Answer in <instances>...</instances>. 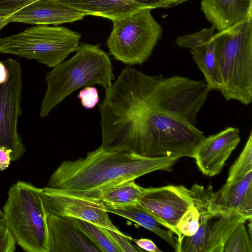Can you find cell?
<instances>
[{
	"label": "cell",
	"mask_w": 252,
	"mask_h": 252,
	"mask_svg": "<svg viewBox=\"0 0 252 252\" xmlns=\"http://www.w3.org/2000/svg\"><path fill=\"white\" fill-rule=\"evenodd\" d=\"M131 180L101 189L85 191H58L86 200L101 203L110 207H122L137 204L152 188H145Z\"/></svg>",
	"instance_id": "17"
},
{
	"label": "cell",
	"mask_w": 252,
	"mask_h": 252,
	"mask_svg": "<svg viewBox=\"0 0 252 252\" xmlns=\"http://www.w3.org/2000/svg\"><path fill=\"white\" fill-rule=\"evenodd\" d=\"M12 151L5 147H0V171H2L8 167L11 161Z\"/></svg>",
	"instance_id": "31"
},
{
	"label": "cell",
	"mask_w": 252,
	"mask_h": 252,
	"mask_svg": "<svg viewBox=\"0 0 252 252\" xmlns=\"http://www.w3.org/2000/svg\"><path fill=\"white\" fill-rule=\"evenodd\" d=\"M77 97L82 105L86 109L94 108L99 101L97 89L93 86H86L80 90Z\"/></svg>",
	"instance_id": "27"
},
{
	"label": "cell",
	"mask_w": 252,
	"mask_h": 252,
	"mask_svg": "<svg viewBox=\"0 0 252 252\" xmlns=\"http://www.w3.org/2000/svg\"><path fill=\"white\" fill-rule=\"evenodd\" d=\"M108 212L128 219L152 231L172 246L176 251L178 247V237L159 222L138 203L122 207H110L104 205Z\"/></svg>",
	"instance_id": "19"
},
{
	"label": "cell",
	"mask_w": 252,
	"mask_h": 252,
	"mask_svg": "<svg viewBox=\"0 0 252 252\" xmlns=\"http://www.w3.org/2000/svg\"><path fill=\"white\" fill-rule=\"evenodd\" d=\"M138 204L162 224L178 235L176 226L184 214L193 204L190 189L182 185L152 188Z\"/></svg>",
	"instance_id": "11"
},
{
	"label": "cell",
	"mask_w": 252,
	"mask_h": 252,
	"mask_svg": "<svg viewBox=\"0 0 252 252\" xmlns=\"http://www.w3.org/2000/svg\"><path fill=\"white\" fill-rule=\"evenodd\" d=\"M42 198L46 213L74 218L115 231L127 238L112 222L103 204L63 194L54 189L42 188Z\"/></svg>",
	"instance_id": "10"
},
{
	"label": "cell",
	"mask_w": 252,
	"mask_h": 252,
	"mask_svg": "<svg viewBox=\"0 0 252 252\" xmlns=\"http://www.w3.org/2000/svg\"><path fill=\"white\" fill-rule=\"evenodd\" d=\"M7 194L3 219L16 244L26 252H49L42 188L19 181Z\"/></svg>",
	"instance_id": "5"
},
{
	"label": "cell",
	"mask_w": 252,
	"mask_h": 252,
	"mask_svg": "<svg viewBox=\"0 0 252 252\" xmlns=\"http://www.w3.org/2000/svg\"><path fill=\"white\" fill-rule=\"evenodd\" d=\"M75 225L101 252H121L100 227L84 220L69 218Z\"/></svg>",
	"instance_id": "21"
},
{
	"label": "cell",
	"mask_w": 252,
	"mask_h": 252,
	"mask_svg": "<svg viewBox=\"0 0 252 252\" xmlns=\"http://www.w3.org/2000/svg\"><path fill=\"white\" fill-rule=\"evenodd\" d=\"M112 22V30L106 41L110 54L129 65L147 61L163 32L151 10L139 11Z\"/></svg>",
	"instance_id": "7"
},
{
	"label": "cell",
	"mask_w": 252,
	"mask_h": 252,
	"mask_svg": "<svg viewBox=\"0 0 252 252\" xmlns=\"http://www.w3.org/2000/svg\"><path fill=\"white\" fill-rule=\"evenodd\" d=\"M200 213L193 204L184 214L177 223L178 238L182 236L191 237L197 231L199 226Z\"/></svg>",
	"instance_id": "24"
},
{
	"label": "cell",
	"mask_w": 252,
	"mask_h": 252,
	"mask_svg": "<svg viewBox=\"0 0 252 252\" xmlns=\"http://www.w3.org/2000/svg\"><path fill=\"white\" fill-rule=\"evenodd\" d=\"M124 70L135 96L147 109L195 126L211 91L206 82L177 75H149L129 65Z\"/></svg>",
	"instance_id": "2"
},
{
	"label": "cell",
	"mask_w": 252,
	"mask_h": 252,
	"mask_svg": "<svg viewBox=\"0 0 252 252\" xmlns=\"http://www.w3.org/2000/svg\"><path fill=\"white\" fill-rule=\"evenodd\" d=\"M49 252H100L69 218L46 213Z\"/></svg>",
	"instance_id": "15"
},
{
	"label": "cell",
	"mask_w": 252,
	"mask_h": 252,
	"mask_svg": "<svg viewBox=\"0 0 252 252\" xmlns=\"http://www.w3.org/2000/svg\"><path fill=\"white\" fill-rule=\"evenodd\" d=\"M81 34L67 27L36 25L0 38V53L34 59L54 67L79 46Z\"/></svg>",
	"instance_id": "6"
},
{
	"label": "cell",
	"mask_w": 252,
	"mask_h": 252,
	"mask_svg": "<svg viewBox=\"0 0 252 252\" xmlns=\"http://www.w3.org/2000/svg\"><path fill=\"white\" fill-rule=\"evenodd\" d=\"M252 171V132L240 155L229 169L225 184H230L243 178Z\"/></svg>",
	"instance_id": "22"
},
{
	"label": "cell",
	"mask_w": 252,
	"mask_h": 252,
	"mask_svg": "<svg viewBox=\"0 0 252 252\" xmlns=\"http://www.w3.org/2000/svg\"><path fill=\"white\" fill-rule=\"evenodd\" d=\"M131 241L133 242L140 249L149 252H160L158 247L150 239L146 238L133 239Z\"/></svg>",
	"instance_id": "30"
},
{
	"label": "cell",
	"mask_w": 252,
	"mask_h": 252,
	"mask_svg": "<svg viewBox=\"0 0 252 252\" xmlns=\"http://www.w3.org/2000/svg\"><path fill=\"white\" fill-rule=\"evenodd\" d=\"M8 72L0 84V147L12 151L11 161L20 158L26 152L18 133L17 123L22 114V71L20 63L13 59L3 62Z\"/></svg>",
	"instance_id": "9"
},
{
	"label": "cell",
	"mask_w": 252,
	"mask_h": 252,
	"mask_svg": "<svg viewBox=\"0 0 252 252\" xmlns=\"http://www.w3.org/2000/svg\"><path fill=\"white\" fill-rule=\"evenodd\" d=\"M215 30L212 26L193 33L178 36L175 43L179 47L194 50L210 41L213 38Z\"/></svg>",
	"instance_id": "25"
},
{
	"label": "cell",
	"mask_w": 252,
	"mask_h": 252,
	"mask_svg": "<svg viewBox=\"0 0 252 252\" xmlns=\"http://www.w3.org/2000/svg\"><path fill=\"white\" fill-rule=\"evenodd\" d=\"M86 15L58 0H39L10 15V22L35 25L57 26L83 19Z\"/></svg>",
	"instance_id": "14"
},
{
	"label": "cell",
	"mask_w": 252,
	"mask_h": 252,
	"mask_svg": "<svg viewBox=\"0 0 252 252\" xmlns=\"http://www.w3.org/2000/svg\"><path fill=\"white\" fill-rule=\"evenodd\" d=\"M7 68L3 62L0 61V84L4 83L7 77Z\"/></svg>",
	"instance_id": "32"
},
{
	"label": "cell",
	"mask_w": 252,
	"mask_h": 252,
	"mask_svg": "<svg viewBox=\"0 0 252 252\" xmlns=\"http://www.w3.org/2000/svg\"><path fill=\"white\" fill-rule=\"evenodd\" d=\"M216 63L227 100L248 105L252 101V19L213 36Z\"/></svg>",
	"instance_id": "4"
},
{
	"label": "cell",
	"mask_w": 252,
	"mask_h": 252,
	"mask_svg": "<svg viewBox=\"0 0 252 252\" xmlns=\"http://www.w3.org/2000/svg\"><path fill=\"white\" fill-rule=\"evenodd\" d=\"M101 230L118 248L121 252H137L142 250L132 245L126 237L112 230L100 227Z\"/></svg>",
	"instance_id": "26"
},
{
	"label": "cell",
	"mask_w": 252,
	"mask_h": 252,
	"mask_svg": "<svg viewBox=\"0 0 252 252\" xmlns=\"http://www.w3.org/2000/svg\"><path fill=\"white\" fill-rule=\"evenodd\" d=\"M3 217V212L0 209V219Z\"/></svg>",
	"instance_id": "34"
},
{
	"label": "cell",
	"mask_w": 252,
	"mask_h": 252,
	"mask_svg": "<svg viewBox=\"0 0 252 252\" xmlns=\"http://www.w3.org/2000/svg\"><path fill=\"white\" fill-rule=\"evenodd\" d=\"M190 52L194 62L204 74L210 89L220 92L222 82L216 63L213 38Z\"/></svg>",
	"instance_id": "20"
},
{
	"label": "cell",
	"mask_w": 252,
	"mask_h": 252,
	"mask_svg": "<svg viewBox=\"0 0 252 252\" xmlns=\"http://www.w3.org/2000/svg\"><path fill=\"white\" fill-rule=\"evenodd\" d=\"M87 15L113 21L144 10L170 8L189 0H58Z\"/></svg>",
	"instance_id": "12"
},
{
	"label": "cell",
	"mask_w": 252,
	"mask_h": 252,
	"mask_svg": "<svg viewBox=\"0 0 252 252\" xmlns=\"http://www.w3.org/2000/svg\"><path fill=\"white\" fill-rule=\"evenodd\" d=\"M195 205L200 213L198 229L191 237L178 239L177 252H223L231 234L248 220L237 213L218 209L207 200Z\"/></svg>",
	"instance_id": "8"
},
{
	"label": "cell",
	"mask_w": 252,
	"mask_h": 252,
	"mask_svg": "<svg viewBox=\"0 0 252 252\" xmlns=\"http://www.w3.org/2000/svg\"><path fill=\"white\" fill-rule=\"evenodd\" d=\"M11 15L12 14L0 16V31L5 25L9 23L8 19Z\"/></svg>",
	"instance_id": "33"
},
{
	"label": "cell",
	"mask_w": 252,
	"mask_h": 252,
	"mask_svg": "<svg viewBox=\"0 0 252 252\" xmlns=\"http://www.w3.org/2000/svg\"><path fill=\"white\" fill-rule=\"evenodd\" d=\"M16 241L5 224L3 217L0 219V252H14Z\"/></svg>",
	"instance_id": "28"
},
{
	"label": "cell",
	"mask_w": 252,
	"mask_h": 252,
	"mask_svg": "<svg viewBox=\"0 0 252 252\" xmlns=\"http://www.w3.org/2000/svg\"><path fill=\"white\" fill-rule=\"evenodd\" d=\"M200 9L218 32L252 19V0H201Z\"/></svg>",
	"instance_id": "18"
},
{
	"label": "cell",
	"mask_w": 252,
	"mask_h": 252,
	"mask_svg": "<svg viewBox=\"0 0 252 252\" xmlns=\"http://www.w3.org/2000/svg\"><path fill=\"white\" fill-rule=\"evenodd\" d=\"M240 141L239 129L234 127L205 137L197 146L193 158L199 170L210 177L219 174Z\"/></svg>",
	"instance_id": "13"
},
{
	"label": "cell",
	"mask_w": 252,
	"mask_h": 252,
	"mask_svg": "<svg viewBox=\"0 0 252 252\" xmlns=\"http://www.w3.org/2000/svg\"><path fill=\"white\" fill-rule=\"evenodd\" d=\"M179 158L108 151L100 146L85 157L63 161L46 187L61 191L101 189L135 180L155 171H170Z\"/></svg>",
	"instance_id": "1"
},
{
	"label": "cell",
	"mask_w": 252,
	"mask_h": 252,
	"mask_svg": "<svg viewBox=\"0 0 252 252\" xmlns=\"http://www.w3.org/2000/svg\"><path fill=\"white\" fill-rule=\"evenodd\" d=\"M39 0H0V16L12 14Z\"/></svg>",
	"instance_id": "29"
},
{
	"label": "cell",
	"mask_w": 252,
	"mask_h": 252,
	"mask_svg": "<svg viewBox=\"0 0 252 252\" xmlns=\"http://www.w3.org/2000/svg\"><path fill=\"white\" fill-rule=\"evenodd\" d=\"M245 223L239 225L229 236L225 243L223 252H252V237Z\"/></svg>",
	"instance_id": "23"
},
{
	"label": "cell",
	"mask_w": 252,
	"mask_h": 252,
	"mask_svg": "<svg viewBox=\"0 0 252 252\" xmlns=\"http://www.w3.org/2000/svg\"><path fill=\"white\" fill-rule=\"evenodd\" d=\"M210 201L218 209L237 213L248 220L252 217V171L242 179L225 184L214 192L211 186Z\"/></svg>",
	"instance_id": "16"
},
{
	"label": "cell",
	"mask_w": 252,
	"mask_h": 252,
	"mask_svg": "<svg viewBox=\"0 0 252 252\" xmlns=\"http://www.w3.org/2000/svg\"><path fill=\"white\" fill-rule=\"evenodd\" d=\"M114 79L111 60L99 44L79 45L72 58L47 74V87L40 107V117H47L54 107L77 90L94 85L105 89Z\"/></svg>",
	"instance_id": "3"
}]
</instances>
